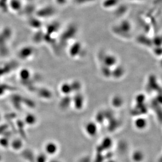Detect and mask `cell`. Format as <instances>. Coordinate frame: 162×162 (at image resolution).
Returning <instances> with one entry per match:
<instances>
[{
    "instance_id": "8992f818",
    "label": "cell",
    "mask_w": 162,
    "mask_h": 162,
    "mask_svg": "<svg viewBox=\"0 0 162 162\" xmlns=\"http://www.w3.org/2000/svg\"><path fill=\"white\" fill-rule=\"evenodd\" d=\"M47 158L44 155H39L38 159V162H46V161Z\"/></svg>"
},
{
    "instance_id": "6da1fadb",
    "label": "cell",
    "mask_w": 162,
    "mask_h": 162,
    "mask_svg": "<svg viewBox=\"0 0 162 162\" xmlns=\"http://www.w3.org/2000/svg\"><path fill=\"white\" fill-rule=\"evenodd\" d=\"M131 159L133 162H143L145 159L144 154L140 150H136L132 153Z\"/></svg>"
},
{
    "instance_id": "3957f363",
    "label": "cell",
    "mask_w": 162,
    "mask_h": 162,
    "mask_svg": "<svg viewBox=\"0 0 162 162\" xmlns=\"http://www.w3.org/2000/svg\"><path fill=\"white\" fill-rule=\"evenodd\" d=\"M85 129H86V132L90 136H94V135L96 134L97 130L96 126L92 124L88 125L87 126H86Z\"/></svg>"
},
{
    "instance_id": "52a82bcc",
    "label": "cell",
    "mask_w": 162,
    "mask_h": 162,
    "mask_svg": "<svg viewBox=\"0 0 162 162\" xmlns=\"http://www.w3.org/2000/svg\"><path fill=\"white\" fill-rule=\"evenodd\" d=\"M1 160V155H0V160Z\"/></svg>"
},
{
    "instance_id": "277c9868",
    "label": "cell",
    "mask_w": 162,
    "mask_h": 162,
    "mask_svg": "<svg viewBox=\"0 0 162 162\" xmlns=\"http://www.w3.org/2000/svg\"><path fill=\"white\" fill-rule=\"evenodd\" d=\"M112 144V140H111L110 139H109V138L105 139L101 144L103 148L102 149L103 150H108L109 149V148H111Z\"/></svg>"
},
{
    "instance_id": "5b68a950",
    "label": "cell",
    "mask_w": 162,
    "mask_h": 162,
    "mask_svg": "<svg viewBox=\"0 0 162 162\" xmlns=\"http://www.w3.org/2000/svg\"><path fill=\"white\" fill-rule=\"evenodd\" d=\"M136 128L139 130H143L145 128L146 126V123L142 119L141 120H136L135 123Z\"/></svg>"
},
{
    "instance_id": "7a4b0ae2",
    "label": "cell",
    "mask_w": 162,
    "mask_h": 162,
    "mask_svg": "<svg viewBox=\"0 0 162 162\" xmlns=\"http://www.w3.org/2000/svg\"><path fill=\"white\" fill-rule=\"evenodd\" d=\"M45 149L47 154L50 155H54L57 152L58 146L54 143L49 142L47 144Z\"/></svg>"
}]
</instances>
